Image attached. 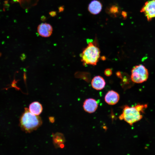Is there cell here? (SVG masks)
Returning <instances> with one entry per match:
<instances>
[{
    "label": "cell",
    "mask_w": 155,
    "mask_h": 155,
    "mask_svg": "<svg viewBox=\"0 0 155 155\" xmlns=\"http://www.w3.org/2000/svg\"><path fill=\"white\" fill-rule=\"evenodd\" d=\"M147 104H137L134 106H125L122 114L119 117L120 120H124L131 125L140 120L143 118L142 114L147 108Z\"/></svg>",
    "instance_id": "6da1fadb"
},
{
    "label": "cell",
    "mask_w": 155,
    "mask_h": 155,
    "mask_svg": "<svg viewBox=\"0 0 155 155\" xmlns=\"http://www.w3.org/2000/svg\"><path fill=\"white\" fill-rule=\"evenodd\" d=\"M42 123L39 116L32 113L27 108H25L20 119V126L22 130L26 133H30L37 129Z\"/></svg>",
    "instance_id": "7a4b0ae2"
},
{
    "label": "cell",
    "mask_w": 155,
    "mask_h": 155,
    "mask_svg": "<svg viewBox=\"0 0 155 155\" xmlns=\"http://www.w3.org/2000/svg\"><path fill=\"white\" fill-rule=\"evenodd\" d=\"M100 54V50L95 44L90 42L80 55L81 61L84 65H95L98 61Z\"/></svg>",
    "instance_id": "3957f363"
},
{
    "label": "cell",
    "mask_w": 155,
    "mask_h": 155,
    "mask_svg": "<svg viewBox=\"0 0 155 155\" xmlns=\"http://www.w3.org/2000/svg\"><path fill=\"white\" fill-rule=\"evenodd\" d=\"M148 76V69L144 65L140 64L135 66L132 69L131 79L133 82L140 84L146 81Z\"/></svg>",
    "instance_id": "277c9868"
},
{
    "label": "cell",
    "mask_w": 155,
    "mask_h": 155,
    "mask_svg": "<svg viewBox=\"0 0 155 155\" xmlns=\"http://www.w3.org/2000/svg\"><path fill=\"white\" fill-rule=\"evenodd\" d=\"M140 12L143 13L148 21L155 18V0L146 1L141 8Z\"/></svg>",
    "instance_id": "5b68a950"
},
{
    "label": "cell",
    "mask_w": 155,
    "mask_h": 155,
    "mask_svg": "<svg viewBox=\"0 0 155 155\" xmlns=\"http://www.w3.org/2000/svg\"><path fill=\"white\" fill-rule=\"evenodd\" d=\"M53 29L51 25L46 23H42L38 25L37 31L41 36L44 37H49L51 35Z\"/></svg>",
    "instance_id": "8992f818"
},
{
    "label": "cell",
    "mask_w": 155,
    "mask_h": 155,
    "mask_svg": "<svg viewBox=\"0 0 155 155\" xmlns=\"http://www.w3.org/2000/svg\"><path fill=\"white\" fill-rule=\"evenodd\" d=\"M98 105L96 101L93 98H88L84 101L83 105L84 110L89 113L94 112L97 108Z\"/></svg>",
    "instance_id": "52a82bcc"
},
{
    "label": "cell",
    "mask_w": 155,
    "mask_h": 155,
    "mask_svg": "<svg viewBox=\"0 0 155 155\" xmlns=\"http://www.w3.org/2000/svg\"><path fill=\"white\" fill-rule=\"evenodd\" d=\"M119 99V95L116 92L111 90L108 91L106 94L104 100L108 104L113 105L118 102Z\"/></svg>",
    "instance_id": "ba28073f"
},
{
    "label": "cell",
    "mask_w": 155,
    "mask_h": 155,
    "mask_svg": "<svg viewBox=\"0 0 155 155\" xmlns=\"http://www.w3.org/2000/svg\"><path fill=\"white\" fill-rule=\"evenodd\" d=\"M102 8V4L100 1L97 0H93L89 4L88 10L91 14L96 15L100 13Z\"/></svg>",
    "instance_id": "9c48e42d"
},
{
    "label": "cell",
    "mask_w": 155,
    "mask_h": 155,
    "mask_svg": "<svg viewBox=\"0 0 155 155\" xmlns=\"http://www.w3.org/2000/svg\"><path fill=\"white\" fill-rule=\"evenodd\" d=\"M105 84L104 78L99 75L95 76L91 81L92 87L97 90H100L103 89L105 86Z\"/></svg>",
    "instance_id": "30bf717a"
},
{
    "label": "cell",
    "mask_w": 155,
    "mask_h": 155,
    "mask_svg": "<svg viewBox=\"0 0 155 155\" xmlns=\"http://www.w3.org/2000/svg\"><path fill=\"white\" fill-rule=\"evenodd\" d=\"M53 143L55 147L63 148L64 147L65 140L63 134L56 133L53 135Z\"/></svg>",
    "instance_id": "8fae6325"
},
{
    "label": "cell",
    "mask_w": 155,
    "mask_h": 155,
    "mask_svg": "<svg viewBox=\"0 0 155 155\" xmlns=\"http://www.w3.org/2000/svg\"><path fill=\"white\" fill-rule=\"evenodd\" d=\"M42 109L41 104L37 101L32 102L29 106L30 111L32 114L37 115H38L42 113Z\"/></svg>",
    "instance_id": "7c38bea8"
},
{
    "label": "cell",
    "mask_w": 155,
    "mask_h": 155,
    "mask_svg": "<svg viewBox=\"0 0 155 155\" xmlns=\"http://www.w3.org/2000/svg\"><path fill=\"white\" fill-rule=\"evenodd\" d=\"M106 11L110 16L116 18L120 14L121 9L117 5H112L107 7Z\"/></svg>",
    "instance_id": "4fadbf2b"
},
{
    "label": "cell",
    "mask_w": 155,
    "mask_h": 155,
    "mask_svg": "<svg viewBox=\"0 0 155 155\" xmlns=\"http://www.w3.org/2000/svg\"><path fill=\"white\" fill-rule=\"evenodd\" d=\"M104 73L106 76H110L112 74V71L111 69L107 68L104 70Z\"/></svg>",
    "instance_id": "5bb4252c"
},
{
    "label": "cell",
    "mask_w": 155,
    "mask_h": 155,
    "mask_svg": "<svg viewBox=\"0 0 155 155\" xmlns=\"http://www.w3.org/2000/svg\"><path fill=\"white\" fill-rule=\"evenodd\" d=\"M121 15L124 18H126L127 17V13L125 11H123Z\"/></svg>",
    "instance_id": "9a60e30c"
},
{
    "label": "cell",
    "mask_w": 155,
    "mask_h": 155,
    "mask_svg": "<svg viewBox=\"0 0 155 155\" xmlns=\"http://www.w3.org/2000/svg\"><path fill=\"white\" fill-rule=\"evenodd\" d=\"M116 75L118 77H121V73L119 71H118L117 72Z\"/></svg>",
    "instance_id": "2e32d148"
},
{
    "label": "cell",
    "mask_w": 155,
    "mask_h": 155,
    "mask_svg": "<svg viewBox=\"0 0 155 155\" xmlns=\"http://www.w3.org/2000/svg\"><path fill=\"white\" fill-rule=\"evenodd\" d=\"M101 59L102 60H104L106 59V58L104 56H102L101 57Z\"/></svg>",
    "instance_id": "e0dca14e"
}]
</instances>
